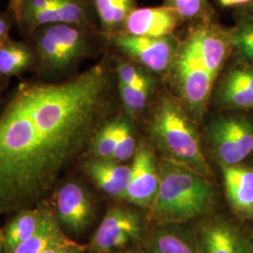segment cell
<instances>
[{
    "label": "cell",
    "instance_id": "277c9868",
    "mask_svg": "<svg viewBox=\"0 0 253 253\" xmlns=\"http://www.w3.org/2000/svg\"><path fill=\"white\" fill-rule=\"evenodd\" d=\"M173 66L183 100L195 115L201 116L208 104L215 79L208 73L189 38L177 51Z\"/></svg>",
    "mask_w": 253,
    "mask_h": 253
},
{
    "label": "cell",
    "instance_id": "8d00e7d4",
    "mask_svg": "<svg viewBox=\"0 0 253 253\" xmlns=\"http://www.w3.org/2000/svg\"><path fill=\"white\" fill-rule=\"evenodd\" d=\"M2 247H3V235L0 234V252H1Z\"/></svg>",
    "mask_w": 253,
    "mask_h": 253
},
{
    "label": "cell",
    "instance_id": "83f0119b",
    "mask_svg": "<svg viewBox=\"0 0 253 253\" xmlns=\"http://www.w3.org/2000/svg\"><path fill=\"white\" fill-rule=\"evenodd\" d=\"M54 7L63 24L80 27L88 19L84 0H56Z\"/></svg>",
    "mask_w": 253,
    "mask_h": 253
},
{
    "label": "cell",
    "instance_id": "ffe728a7",
    "mask_svg": "<svg viewBox=\"0 0 253 253\" xmlns=\"http://www.w3.org/2000/svg\"><path fill=\"white\" fill-rule=\"evenodd\" d=\"M148 253H201L199 247L184 234L164 230L154 234L147 243Z\"/></svg>",
    "mask_w": 253,
    "mask_h": 253
},
{
    "label": "cell",
    "instance_id": "ac0fdd59",
    "mask_svg": "<svg viewBox=\"0 0 253 253\" xmlns=\"http://www.w3.org/2000/svg\"><path fill=\"white\" fill-rule=\"evenodd\" d=\"M40 29L57 44L68 66L84 54L86 42L79 27L57 23L43 26Z\"/></svg>",
    "mask_w": 253,
    "mask_h": 253
},
{
    "label": "cell",
    "instance_id": "2e32d148",
    "mask_svg": "<svg viewBox=\"0 0 253 253\" xmlns=\"http://www.w3.org/2000/svg\"><path fill=\"white\" fill-rule=\"evenodd\" d=\"M73 242L62 232L57 217L48 209L44 220L36 233L8 253H43L55 246Z\"/></svg>",
    "mask_w": 253,
    "mask_h": 253
},
{
    "label": "cell",
    "instance_id": "cb8c5ba5",
    "mask_svg": "<svg viewBox=\"0 0 253 253\" xmlns=\"http://www.w3.org/2000/svg\"><path fill=\"white\" fill-rule=\"evenodd\" d=\"M165 6L174 9L185 20L209 21L213 15L208 0H165Z\"/></svg>",
    "mask_w": 253,
    "mask_h": 253
},
{
    "label": "cell",
    "instance_id": "f35d334b",
    "mask_svg": "<svg viewBox=\"0 0 253 253\" xmlns=\"http://www.w3.org/2000/svg\"><path fill=\"white\" fill-rule=\"evenodd\" d=\"M136 253L134 252H132V251H125V252H121V253Z\"/></svg>",
    "mask_w": 253,
    "mask_h": 253
},
{
    "label": "cell",
    "instance_id": "7c38bea8",
    "mask_svg": "<svg viewBox=\"0 0 253 253\" xmlns=\"http://www.w3.org/2000/svg\"><path fill=\"white\" fill-rule=\"evenodd\" d=\"M227 199L239 217L253 218V168L221 165Z\"/></svg>",
    "mask_w": 253,
    "mask_h": 253
},
{
    "label": "cell",
    "instance_id": "9a60e30c",
    "mask_svg": "<svg viewBox=\"0 0 253 253\" xmlns=\"http://www.w3.org/2000/svg\"><path fill=\"white\" fill-rule=\"evenodd\" d=\"M220 101L229 107H253V67L236 68L227 74L219 89Z\"/></svg>",
    "mask_w": 253,
    "mask_h": 253
},
{
    "label": "cell",
    "instance_id": "4fadbf2b",
    "mask_svg": "<svg viewBox=\"0 0 253 253\" xmlns=\"http://www.w3.org/2000/svg\"><path fill=\"white\" fill-rule=\"evenodd\" d=\"M201 253H250V241L224 220H213L201 229Z\"/></svg>",
    "mask_w": 253,
    "mask_h": 253
},
{
    "label": "cell",
    "instance_id": "f1b7e54d",
    "mask_svg": "<svg viewBox=\"0 0 253 253\" xmlns=\"http://www.w3.org/2000/svg\"><path fill=\"white\" fill-rule=\"evenodd\" d=\"M118 82L128 85L150 84L152 81L145 73L128 63H120L118 66Z\"/></svg>",
    "mask_w": 253,
    "mask_h": 253
},
{
    "label": "cell",
    "instance_id": "e0dca14e",
    "mask_svg": "<svg viewBox=\"0 0 253 253\" xmlns=\"http://www.w3.org/2000/svg\"><path fill=\"white\" fill-rule=\"evenodd\" d=\"M47 210L44 208L23 209L9 221L3 235L5 253H9L36 233L44 220Z\"/></svg>",
    "mask_w": 253,
    "mask_h": 253
},
{
    "label": "cell",
    "instance_id": "8fae6325",
    "mask_svg": "<svg viewBox=\"0 0 253 253\" xmlns=\"http://www.w3.org/2000/svg\"><path fill=\"white\" fill-rule=\"evenodd\" d=\"M178 13L170 7L134 9L125 22L126 34L133 36L164 38L171 36L181 22Z\"/></svg>",
    "mask_w": 253,
    "mask_h": 253
},
{
    "label": "cell",
    "instance_id": "603a6c76",
    "mask_svg": "<svg viewBox=\"0 0 253 253\" xmlns=\"http://www.w3.org/2000/svg\"><path fill=\"white\" fill-rule=\"evenodd\" d=\"M118 120H112L100 126L92 137L91 150L94 157L112 159L117 145Z\"/></svg>",
    "mask_w": 253,
    "mask_h": 253
},
{
    "label": "cell",
    "instance_id": "9c48e42d",
    "mask_svg": "<svg viewBox=\"0 0 253 253\" xmlns=\"http://www.w3.org/2000/svg\"><path fill=\"white\" fill-rule=\"evenodd\" d=\"M160 184V168L153 151L145 144L137 147L131 175L122 199L141 208H151Z\"/></svg>",
    "mask_w": 253,
    "mask_h": 253
},
{
    "label": "cell",
    "instance_id": "d4e9b609",
    "mask_svg": "<svg viewBox=\"0 0 253 253\" xmlns=\"http://www.w3.org/2000/svg\"><path fill=\"white\" fill-rule=\"evenodd\" d=\"M152 84L145 85H128L118 82L119 94L126 111L130 115L142 112L147 103Z\"/></svg>",
    "mask_w": 253,
    "mask_h": 253
},
{
    "label": "cell",
    "instance_id": "3957f363",
    "mask_svg": "<svg viewBox=\"0 0 253 253\" xmlns=\"http://www.w3.org/2000/svg\"><path fill=\"white\" fill-rule=\"evenodd\" d=\"M152 132L168 159L204 175L210 174L199 134L179 103L170 99L162 100L154 112Z\"/></svg>",
    "mask_w": 253,
    "mask_h": 253
},
{
    "label": "cell",
    "instance_id": "f546056e",
    "mask_svg": "<svg viewBox=\"0 0 253 253\" xmlns=\"http://www.w3.org/2000/svg\"><path fill=\"white\" fill-rule=\"evenodd\" d=\"M55 3L56 0H25L22 13L54 8Z\"/></svg>",
    "mask_w": 253,
    "mask_h": 253
},
{
    "label": "cell",
    "instance_id": "52a82bcc",
    "mask_svg": "<svg viewBox=\"0 0 253 253\" xmlns=\"http://www.w3.org/2000/svg\"><path fill=\"white\" fill-rule=\"evenodd\" d=\"M116 43L124 53L159 74L171 71L177 54L170 36L149 38L123 34L117 38Z\"/></svg>",
    "mask_w": 253,
    "mask_h": 253
},
{
    "label": "cell",
    "instance_id": "484cf974",
    "mask_svg": "<svg viewBox=\"0 0 253 253\" xmlns=\"http://www.w3.org/2000/svg\"><path fill=\"white\" fill-rule=\"evenodd\" d=\"M118 120L117 145L113 160L117 162H126L132 158L136 152V142L132 126L128 120L120 118Z\"/></svg>",
    "mask_w": 253,
    "mask_h": 253
},
{
    "label": "cell",
    "instance_id": "ba28073f",
    "mask_svg": "<svg viewBox=\"0 0 253 253\" xmlns=\"http://www.w3.org/2000/svg\"><path fill=\"white\" fill-rule=\"evenodd\" d=\"M189 39L195 46L202 62L216 80L217 74L235 49L232 30H226L209 21H202L194 27Z\"/></svg>",
    "mask_w": 253,
    "mask_h": 253
},
{
    "label": "cell",
    "instance_id": "4316f807",
    "mask_svg": "<svg viewBox=\"0 0 253 253\" xmlns=\"http://www.w3.org/2000/svg\"><path fill=\"white\" fill-rule=\"evenodd\" d=\"M232 33L238 54L246 60L253 62V15L242 17Z\"/></svg>",
    "mask_w": 253,
    "mask_h": 253
},
{
    "label": "cell",
    "instance_id": "5b68a950",
    "mask_svg": "<svg viewBox=\"0 0 253 253\" xmlns=\"http://www.w3.org/2000/svg\"><path fill=\"white\" fill-rule=\"evenodd\" d=\"M213 152L221 165H235L253 152V122L244 118L217 119L209 129Z\"/></svg>",
    "mask_w": 253,
    "mask_h": 253
},
{
    "label": "cell",
    "instance_id": "4dcf8cb0",
    "mask_svg": "<svg viewBox=\"0 0 253 253\" xmlns=\"http://www.w3.org/2000/svg\"><path fill=\"white\" fill-rule=\"evenodd\" d=\"M84 250H85L84 246L77 244L73 241V243H70V244L55 246L47 250L43 253H84Z\"/></svg>",
    "mask_w": 253,
    "mask_h": 253
},
{
    "label": "cell",
    "instance_id": "e575fe53",
    "mask_svg": "<svg viewBox=\"0 0 253 253\" xmlns=\"http://www.w3.org/2000/svg\"><path fill=\"white\" fill-rule=\"evenodd\" d=\"M11 210H13V208H11L8 204H6L0 200V215H2L4 213H8Z\"/></svg>",
    "mask_w": 253,
    "mask_h": 253
},
{
    "label": "cell",
    "instance_id": "7a4b0ae2",
    "mask_svg": "<svg viewBox=\"0 0 253 253\" xmlns=\"http://www.w3.org/2000/svg\"><path fill=\"white\" fill-rule=\"evenodd\" d=\"M159 189L150 208L157 219L184 222L211 209L215 193L207 175L168 158L159 163Z\"/></svg>",
    "mask_w": 253,
    "mask_h": 253
},
{
    "label": "cell",
    "instance_id": "1f68e13d",
    "mask_svg": "<svg viewBox=\"0 0 253 253\" xmlns=\"http://www.w3.org/2000/svg\"><path fill=\"white\" fill-rule=\"evenodd\" d=\"M10 26L11 24L9 19L0 16V45L9 41V32Z\"/></svg>",
    "mask_w": 253,
    "mask_h": 253
},
{
    "label": "cell",
    "instance_id": "6da1fadb",
    "mask_svg": "<svg viewBox=\"0 0 253 253\" xmlns=\"http://www.w3.org/2000/svg\"><path fill=\"white\" fill-rule=\"evenodd\" d=\"M108 71L61 83L22 82L0 114V200L35 204L90 139L107 109Z\"/></svg>",
    "mask_w": 253,
    "mask_h": 253
},
{
    "label": "cell",
    "instance_id": "836d02e7",
    "mask_svg": "<svg viewBox=\"0 0 253 253\" xmlns=\"http://www.w3.org/2000/svg\"><path fill=\"white\" fill-rule=\"evenodd\" d=\"M252 1L253 0H219V3L223 7H235V6L243 5V4L252 2Z\"/></svg>",
    "mask_w": 253,
    "mask_h": 253
},
{
    "label": "cell",
    "instance_id": "7402d4cb",
    "mask_svg": "<svg viewBox=\"0 0 253 253\" xmlns=\"http://www.w3.org/2000/svg\"><path fill=\"white\" fill-rule=\"evenodd\" d=\"M36 54L42 66L49 71H60L68 67L64 55L54 41L38 28L35 38Z\"/></svg>",
    "mask_w": 253,
    "mask_h": 253
},
{
    "label": "cell",
    "instance_id": "d590c367",
    "mask_svg": "<svg viewBox=\"0 0 253 253\" xmlns=\"http://www.w3.org/2000/svg\"><path fill=\"white\" fill-rule=\"evenodd\" d=\"M250 253H253V239L250 241Z\"/></svg>",
    "mask_w": 253,
    "mask_h": 253
},
{
    "label": "cell",
    "instance_id": "d6986e66",
    "mask_svg": "<svg viewBox=\"0 0 253 253\" xmlns=\"http://www.w3.org/2000/svg\"><path fill=\"white\" fill-rule=\"evenodd\" d=\"M35 62V54L26 43L8 41L0 45V77L16 76Z\"/></svg>",
    "mask_w": 253,
    "mask_h": 253
},
{
    "label": "cell",
    "instance_id": "44dd1931",
    "mask_svg": "<svg viewBox=\"0 0 253 253\" xmlns=\"http://www.w3.org/2000/svg\"><path fill=\"white\" fill-rule=\"evenodd\" d=\"M102 27L114 31L124 27L127 16L134 9V0H93Z\"/></svg>",
    "mask_w": 253,
    "mask_h": 253
},
{
    "label": "cell",
    "instance_id": "d6a6232c",
    "mask_svg": "<svg viewBox=\"0 0 253 253\" xmlns=\"http://www.w3.org/2000/svg\"><path fill=\"white\" fill-rule=\"evenodd\" d=\"M25 0H9V9L13 12L15 19L18 20L22 14V9Z\"/></svg>",
    "mask_w": 253,
    "mask_h": 253
},
{
    "label": "cell",
    "instance_id": "30bf717a",
    "mask_svg": "<svg viewBox=\"0 0 253 253\" xmlns=\"http://www.w3.org/2000/svg\"><path fill=\"white\" fill-rule=\"evenodd\" d=\"M56 217L65 228L80 234L95 217L94 207L86 190L77 182L63 184L55 193Z\"/></svg>",
    "mask_w": 253,
    "mask_h": 253
},
{
    "label": "cell",
    "instance_id": "74e56055",
    "mask_svg": "<svg viewBox=\"0 0 253 253\" xmlns=\"http://www.w3.org/2000/svg\"><path fill=\"white\" fill-rule=\"evenodd\" d=\"M2 78V77H0ZM2 89H3V85H2V83L0 81V97H1V94H2Z\"/></svg>",
    "mask_w": 253,
    "mask_h": 253
},
{
    "label": "cell",
    "instance_id": "5bb4252c",
    "mask_svg": "<svg viewBox=\"0 0 253 253\" xmlns=\"http://www.w3.org/2000/svg\"><path fill=\"white\" fill-rule=\"evenodd\" d=\"M84 170L104 193L119 198L126 191L131 175V167L112 159L96 157L85 163Z\"/></svg>",
    "mask_w": 253,
    "mask_h": 253
},
{
    "label": "cell",
    "instance_id": "8992f818",
    "mask_svg": "<svg viewBox=\"0 0 253 253\" xmlns=\"http://www.w3.org/2000/svg\"><path fill=\"white\" fill-rule=\"evenodd\" d=\"M142 231V219L136 211L111 208L93 236L90 249L95 253L115 252L138 240Z\"/></svg>",
    "mask_w": 253,
    "mask_h": 253
}]
</instances>
